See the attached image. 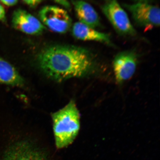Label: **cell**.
Returning a JSON list of instances; mask_svg holds the SVG:
<instances>
[{
    "label": "cell",
    "mask_w": 160,
    "mask_h": 160,
    "mask_svg": "<svg viewBox=\"0 0 160 160\" xmlns=\"http://www.w3.org/2000/svg\"><path fill=\"white\" fill-rule=\"evenodd\" d=\"M12 23L16 30L30 35L41 34L46 29L40 20L21 9H18L13 12Z\"/></svg>",
    "instance_id": "8"
},
{
    "label": "cell",
    "mask_w": 160,
    "mask_h": 160,
    "mask_svg": "<svg viewBox=\"0 0 160 160\" xmlns=\"http://www.w3.org/2000/svg\"><path fill=\"white\" fill-rule=\"evenodd\" d=\"M55 144L58 149L73 142L80 129V114L73 100L63 108L52 115Z\"/></svg>",
    "instance_id": "2"
},
{
    "label": "cell",
    "mask_w": 160,
    "mask_h": 160,
    "mask_svg": "<svg viewBox=\"0 0 160 160\" xmlns=\"http://www.w3.org/2000/svg\"><path fill=\"white\" fill-rule=\"evenodd\" d=\"M0 83L22 87L24 80L15 67L0 56Z\"/></svg>",
    "instance_id": "11"
},
{
    "label": "cell",
    "mask_w": 160,
    "mask_h": 160,
    "mask_svg": "<svg viewBox=\"0 0 160 160\" xmlns=\"http://www.w3.org/2000/svg\"><path fill=\"white\" fill-rule=\"evenodd\" d=\"M41 71L50 79L60 82L94 73L97 62L93 54L77 46L53 45L44 48L37 57Z\"/></svg>",
    "instance_id": "1"
},
{
    "label": "cell",
    "mask_w": 160,
    "mask_h": 160,
    "mask_svg": "<svg viewBox=\"0 0 160 160\" xmlns=\"http://www.w3.org/2000/svg\"><path fill=\"white\" fill-rule=\"evenodd\" d=\"M138 59L137 54L133 51L121 52L115 56L113 67L118 83L121 84L132 77L137 69Z\"/></svg>",
    "instance_id": "7"
},
{
    "label": "cell",
    "mask_w": 160,
    "mask_h": 160,
    "mask_svg": "<svg viewBox=\"0 0 160 160\" xmlns=\"http://www.w3.org/2000/svg\"><path fill=\"white\" fill-rule=\"evenodd\" d=\"M40 21L56 33L67 32L72 27V20L65 10L54 6L44 7L39 12Z\"/></svg>",
    "instance_id": "6"
},
{
    "label": "cell",
    "mask_w": 160,
    "mask_h": 160,
    "mask_svg": "<svg viewBox=\"0 0 160 160\" xmlns=\"http://www.w3.org/2000/svg\"><path fill=\"white\" fill-rule=\"evenodd\" d=\"M2 3L3 4L8 7H12V6H14L17 5L18 2V1L17 0H12V1H4V0H2L1 1Z\"/></svg>",
    "instance_id": "15"
},
{
    "label": "cell",
    "mask_w": 160,
    "mask_h": 160,
    "mask_svg": "<svg viewBox=\"0 0 160 160\" xmlns=\"http://www.w3.org/2000/svg\"><path fill=\"white\" fill-rule=\"evenodd\" d=\"M23 2L24 3L29 6L30 7L34 8L37 7L42 1H23Z\"/></svg>",
    "instance_id": "12"
},
{
    "label": "cell",
    "mask_w": 160,
    "mask_h": 160,
    "mask_svg": "<svg viewBox=\"0 0 160 160\" xmlns=\"http://www.w3.org/2000/svg\"><path fill=\"white\" fill-rule=\"evenodd\" d=\"M123 6L131 13L134 22L139 27L147 30L160 26V11L157 5L147 1H139L131 4L124 3Z\"/></svg>",
    "instance_id": "3"
},
{
    "label": "cell",
    "mask_w": 160,
    "mask_h": 160,
    "mask_svg": "<svg viewBox=\"0 0 160 160\" xmlns=\"http://www.w3.org/2000/svg\"><path fill=\"white\" fill-rule=\"evenodd\" d=\"M101 8L104 15L118 34L132 37L137 34L127 13L117 1H106Z\"/></svg>",
    "instance_id": "4"
},
{
    "label": "cell",
    "mask_w": 160,
    "mask_h": 160,
    "mask_svg": "<svg viewBox=\"0 0 160 160\" xmlns=\"http://www.w3.org/2000/svg\"><path fill=\"white\" fill-rule=\"evenodd\" d=\"M72 28V32L75 38L84 41H93L112 46L109 35L96 31L80 22L74 24Z\"/></svg>",
    "instance_id": "9"
},
{
    "label": "cell",
    "mask_w": 160,
    "mask_h": 160,
    "mask_svg": "<svg viewBox=\"0 0 160 160\" xmlns=\"http://www.w3.org/2000/svg\"><path fill=\"white\" fill-rule=\"evenodd\" d=\"M80 22L95 29L101 27L98 15L90 4L83 1H72Z\"/></svg>",
    "instance_id": "10"
},
{
    "label": "cell",
    "mask_w": 160,
    "mask_h": 160,
    "mask_svg": "<svg viewBox=\"0 0 160 160\" xmlns=\"http://www.w3.org/2000/svg\"><path fill=\"white\" fill-rule=\"evenodd\" d=\"M0 160H56L49 154L30 142L20 141L10 145Z\"/></svg>",
    "instance_id": "5"
},
{
    "label": "cell",
    "mask_w": 160,
    "mask_h": 160,
    "mask_svg": "<svg viewBox=\"0 0 160 160\" xmlns=\"http://www.w3.org/2000/svg\"><path fill=\"white\" fill-rule=\"evenodd\" d=\"M6 19L5 9L0 3V21L5 22H6Z\"/></svg>",
    "instance_id": "13"
},
{
    "label": "cell",
    "mask_w": 160,
    "mask_h": 160,
    "mask_svg": "<svg viewBox=\"0 0 160 160\" xmlns=\"http://www.w3.org/2000/svg\"><path fill=\"white\" fill-rule=\"evenodd\" d=\"M56 3L63 6L66 8L70 9L71 8V5L68 2L66 1H55Z\"/></svg>",
    "instance_id": "14"
}]
</instances>
